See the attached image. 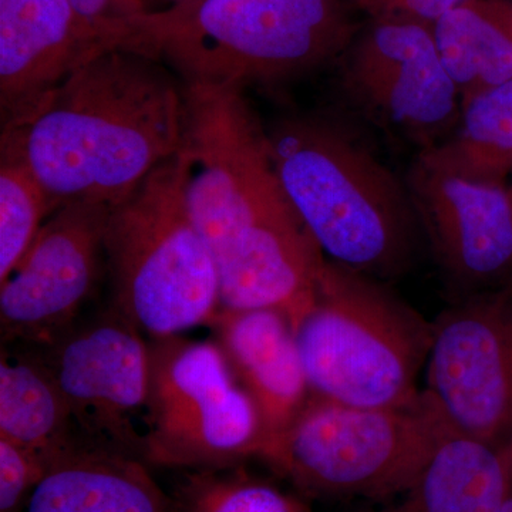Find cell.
<instances>
[{"instance_id":"83f0119b","label":"cell","mask_w":512,"mask_h":512,"mask_svg":"<svg viewBox=\"0 0 512 512\" xmlns=\"http://www.w3.org/2000/svg\"><path fill=\"white\" fill-rule=\"evenodd\" d=\"M508 184H510V188H511V192H512V177H511L510 183H508Z\"/></svg>"},{"instance_id":"6da1fadb","label":"cell","mask_w":512,"mask_h":512,"mask_svg":"<svg viewBox=\"0 0 512 512\" xmlns=\"http://www.w3.org/2000/svg\"><path fill=\"white\" fill-rule=\"evenodd\" d=\"M178 160L188 211L217 265L221 309L295 318L326 258L289 201L268 131L241 90L185 86Z\"/></svg>"},{"instance_id":"cb8c5ba5","label":"cell","mask_w":512,"mask_h":512,"mask_svg":"<svg viewBox=\"0 0 512 512\" xmlns=\"http://www.w3.org/2000/svg\"><path fill=\"white\" fill-rule=\"evenodd\" d=\"M70 3L121 49L133 26L163 13L170 0H70Z\"/></svg>"},{"instance_id":"4316f807","label":"cell","mask_w":512,"mask_h":512,"mask_svg":"<svg viewBox=\"0 0 512 512\" xmlns=\"http://www.w3.org/2000/svg\"><path fill=\"white\" fill-rule=\"evenodd\" d=\"M501 512H512V474L510 485H508L507 495H505V500L503 508H501Z\"/></svg>"},{"instance_id":"9a60e30c","label":"cell","mask_w":512,"mask_h":512,"mask_svg":"<svg viewBox=\"0 0 512 512\" xmlns=\"http://www.w3.org/2000/svg\"><path fill=\"white\" fill-rule=\"evenodd\" d=\"M210 326L239 383L261 413L264 457L312 396L291 320L279 309H221Z\"/></svg>"},{"instance_id":"f1b7e54d","label":"cell","mask_w":512,"mask_h":512,"mask_svg":"<svg viewBox=\"0 0 512 512\" xmlns=\"http://www.w3.org/2000/svg\"><path fill=\"white\" fill-rule=\"evenodd\" d=\"M511 2H512V0H511Z\"/></svg>"},{"instance_id":"3957f363","label":"cell","mask_w":512,"mask_h":512,"mask_svg":"<svg viewBox=\"0 0 512 512\" xmlns=\"http://www.w3.org/2000/svg\"><path fill=\"white\" fill-rule=\"evenodd\" d=\"M268 138L279 181L325 258L382 282L409 271L421 228L406 181L323 116L282 120Z\"/></svg>"},{"instance_id":"ffe728a7","label":"cell","mask_w":512,"mask_h":512,"mask_svg":"<svg viewBox=\"0 0 512 512\" xmlns=\"http://www.w3.org/2000/svg\"><path fill=\"white\" fill-rule=\"evenodd\" d=\"M421 153L471 180L510 183L512 79L464 97L460 120L451 136Z\"/></svg>"},{"instance_id":"2e32d148","label":"cell","mask_w":512,"mask_h":512,"mask_svg":"<svg viewBox=\"0 0 512 512\" xmlns=\"http://www.w3.org/2000/svg\"><path fill=\"white\" fill-rule=\"evenodd\" d=\"M25 512H175L141 458L82 446L57 458Z\"/></svg>"},{"instance_id":"7c38bea8","label":"cell","mask_w":512,"mask_h":512,"mask_svg":"<svg viewBox=\"0 0 512 512\" xmlns=\"http://www.w3.org/2000/svg\"><path fill=\"white\" fill-rule=\"evenodd\" d=\"M113 208L72 202L47 218L0 282V335L8 348L49 345L79 322L96 285Z\"/></svg>"},{"instance_id":"4fadbf2b","label":"cell","mask_w":512,"mask_h":512,"mask_svg":"<svg viewBox=\"0 0 512 512\" xmlns=\"http://www.w3.org/2000/svg\"><path fill=\"white\" fill-rule=\"evenodd\" d=\"M406 184L421 231L460 299L512 293L510 184L471 180L423 153Z\"/></svg>"},{"instance_id":"d4e9b609","label":"cell","mask_w":512,"mask_h":512,"mask_svg":"<svg viewBox=\"0 0 512 512\" xmlns=\"http://www.w3.org/2000/svg\"><path fill=\"white\" fill-rule=\"evenodd\" d=\"M369 20H400L433 26L466 0H349Z\"/></svg>"},{"instance_id":"5b68a950","label":"cell","mask_w":512,"mask_h":512,"mask_svg":"<svg viewBox=\"0 0 512 512\" xmlns=\"http://www.w3.org/2000/svg\"><path fill=\"white\" fill-rule=\"evenodd\" d=\"M291 323L313 394L393 407L420 393L433 323L379 279L326 259L311 301Z\"/></svg>"},{"instance_id":"7402d4cb","label":"cell","mask_w":512,"mask_h":512,"mask_svg":"<svg viewBox=\"0 0 512 512\" xmlns=\"http://www.w3.org/2000/svg\"><path fill=\"white\" fill-rule=\"evenodd\" d=\"M173 501L175 512H308L298 498L234 467L190 471Z\"/></svg>"},{"instance_id":"ac0fdd59","label":"cell","mask_w":512,"mask_h":512,"mask_svg":"<svg viewBox=\"0 0 512 512\" xmlns=\"http://www.w3.org/2000/svg\"><path fill=\"white\" fill-rule=\"evenodd\" d=\"M0 439L49 466L74 448L87 446L56 380L28 349L2 346Z\"/></svg>"},{"instance_id":"ba28073f","label":"cell","mask_w":512,"mask_h":512,"mask_svg":"<svg viewBox=\"0 0 512 512\" xmlns=\"http://www.w3.org/2000/svg\"><path fill=\"white\" fill-rule=\"evenodd\" d=\"M148 345L144 463L195 471L262 457L261 413L214 339L173 336Z\"/></svg>"},{"instance_id":"44dd1931","label":"cell","mask_w":512,"mask_h":512,"mask_svg":"<svg viewBox=\"0 0 512 512\" xmlns=\"http://www.w3.org/2000/svg\"><path fill=\"white\" fill-rule=\"evenodd\" d=\"M0 282L22 261L47 218L55 212L29 165L0 148Z\"/></svg>"},{"instance_id":"484cf974","label":"cell","mask_w":512,"mask_h":512,"mask_svg":"<svg viewBox=\"0 0 512 512\" xmlns=\"http://www.w3.org/2000/svg\"><path fill=\"white\" fill-rule=\"evenodd\" d=\"M207 2H210V0H170V3H168V8L165 9L163 13H160V15L151 16V18L148 19L170 20L181 18V16L188 15V13H191L192 10L200 8V6Z\"/></svg>"},{"instance_id":"603a6c76","label":"cell","mask_w":512,"mask_h":512,"mask_svg":"<svg viewBox=\"0 0 512 512\" xmlns=\"http://www.w3.org/2000/svg\"><path fill=\"white\" fill-rule=\"evenodd\" d=\"M47 467L35 454L0 439V512H25Z\"/></svg>"},{"instance_id":"30bf717a","label":"cell","mask_w":512,"mask_h":512,"mask_svg":"<svg viewBox=\"0 0 512 512\" xmlns=\"http://www.w3.org/2000/svg\"><path fill=\"white\" fill-rule=\"evenodd\" d=\"M116 309L80 319L35 353L62 390L87 446L143 460L136 417L146 410L150 345ZM144 461V460H143Z\"/></svg>"},{"instance_id":"277c9868","label":"cell","mask_w":512,"mask_h":512,"mask_svg":"<svg viewBox=\"0 0 512 512\" xmlns=\"http://www.w3.org/2000/svg\"><path fill=\"white\" fill-rule=\"evenodd\" d=\"M349 0H210L188 15L146 19L121 49L173 67L185 86L244 90L338 62L362 25Z\"/></svg>"},{"instance_id":"d6986e66","label":"cell","mask_w":512,"mask_h":512,"mask_svg":"<svg viewBox=\"0 0 512 512\" xmlns=\"http://www.w3.org/2000/svg\"><path fill=\"white\" fill-rule=\"evenodd\" d=\"M431 30L463 99L512 79L511 0H466Z\"/></svg>"},{"instance_id":"8fae6325","label":"cell","mask_w":512,"mask_h":512,"mask_svg":"<svg viewBox=\"0 0 512 512\" xmlns=\"http://www.w3.org/2000/svg\"><path fill=\"white\" fill-rule=\"evenodd\" d=\"M512 293L458 299L433 322L426 392L451 431L512 441Z\"/></svg>"},{"instance_id":"52a82bcc","label":"cell","mask_w":512,"mask_h":512,"mask_svg":"<svg viewBox=\"0 0 512 512\" xmlns=\"http://www.w3.org/2000/svg\"><path fill=\"white\" fill-rule=\"evenodd\" d=\"M450 431L426 390L393 407L312 393L262 460L306 494L387 501L416 481Z\"/></svg>"},{"instance_id":"7a4b0ae2","label":"cell","mask_w":512,"mask_h":512,"mask_svg":"<svg viewBox=\"0 0 512 512\" xmlns=\"http://www.w3.org/2000/svg\"><path fill=\"white\" fill-rule=\"evenodd\" d=\"M185 130V84L160 60L124 49L93 57L18 126L2 150L22 158L53 210L72 202L116 208L177 156Z\"/></svg>"},{"instance_id":"9c48e42d","label":"cell","mask_w":512,"mask_h":512,"mask_svg":"<svg viewBox=\"0 0 512 512\" xmlns=\"http://www.w3.org/2000/svg\"><path fill=\"white\" fill-rule=\"evenodd\" d=\"M343 93L382 130L420 148L439 146L460 120V90L431 26L369 20L339 57Z\"/></svg>"},{"instance_id":"e0dca14e","label":"cell","mask_w":512,"mask_h":512,"mask_svg":"<svg viewBox=\"0 0 512 512\" xmlns=\"http://www.w3.org/2000/svg\"><path fill=\"white\" fill-rule=\"evenodd\" d=\"M511 474L512 441L497 447L450 431L404 493L359 512H501Z\"/></svg>"},{"instance_id":"8992f818","label":"cell","mask_w":512,"mask_h":512,"mask_svg":"<svg viewBox=\"0 0 512 512\" xmlns=\"http://www.w3.org/2000/svg\"><path fill=\"white\" fill-rule=\"evenodd\" d=\"M104 256L111 308L150 340L210 326L221 311L217 265L188 211L178 154L111 210Z\"/></svg>"},{"instance_id":"5bb4252c","label":"cell","mask_w":512,"mask_h":512,"mask_svg":"<svg viewBox=\"0 0 512 512\" xmlns=\"http://www.w3.org/2000/svg\"><path fill=\"white\" fill-rule=\"evenodd\" d=\"M117 49L70 0H0L2 128L18 126L74 72Z\"/></svg>"}]
</instances>
